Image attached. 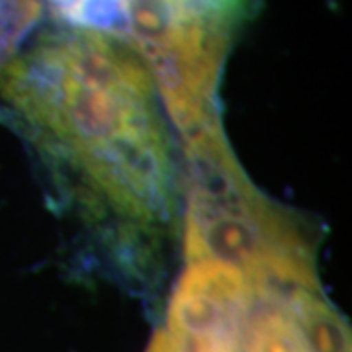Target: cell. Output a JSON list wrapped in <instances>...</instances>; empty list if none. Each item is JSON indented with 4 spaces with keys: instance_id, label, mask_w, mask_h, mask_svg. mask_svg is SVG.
<instances>
[{
    "instance_id": "obj_8",
    "label": "cell",
    "mask_w": 352,
    "mask_h": 352,
    "mask_svg": "<svg viewBox=\"0 0 352 352\" xmlns=\"http://www.w3.org/2000/svg\"><path fill=\"white\" fill-rule=\"evenodd\" d=\"M65 2H69V0H41V4H43V6H45V4L50 6L51 14L55 12V10H59V8L63 6Z\"/></svg>"
},
{
    "instance_id": "obj_7",
    "label": "cell",
    "mask_w": 352,
    "mask_h": 352,
    "mask_svg": "<svg viewBox=\"0 0 352 352\" xmlns=\"http://www.w3.org/2000/svg\"><path fill=\"white\" fill-rule=\"evenodd\" d=\"M145 352H173L170 351V346H168V342H166L163 329H159V331L153 335L151 342H149V346H147V351Z\"/></svg>"
},
{
    "instance_id": "obj_4",
    "label": "cell",
    "mask_w": 352,
    "mask_h": 352,
    "mask_svg": "<svg viewBox=\"0 0 352 352\" xmlns=\"http://www.w3.org/2000/svg\"><path fill=\"white\" fill-rule=\"evenodd\" d=\"M254 302L247 276L223 263H188L166 309V342L173 352H241Z\"/></svg>"
},
{
    "instance_id": "obj_2",
    "label": "cell",
    "mask_w": 352,
    "mask_h": 352,
    "mask_svg": "<svg viewBox=\"0 0 352 352\" xmlns=\"http://www.w3.org/2000/svg\"><path fill=\"white\" fill-rule=\"evenodd\" d=\"M184 256L241 270L254 298L288 300L319 289L315 235L298 214L254 188L221 124L182 138Z\"/></svg>"
},
{
    "instance_id": "obj_6",
    "label": "cell",
    "mask_w": 352,
    "mask_h": 352,
    "mask_svg": "<svg viewBox=\"0 0 352 352\" xmlns=\"http://www.w3.org/2000/svg\"><path fill=\"white\" fill-rule=\"evenodd\" d=\"M43 10L41 0H0V73L24 50Z\"/></svg>"
},
{
    "instance_id": "obj_3",
    "label": "cell",
    "mask_w": 352,
    "mask_h": 352,
    "mask_svg": "<svg viewBox=\"0 0 352 352\" xmlns=\"http://www.w3.org/2000/svg\"><path fill=\"white\" fill-rule=\"evenodd\" d=\"M254 0H118V30L180 138L221 124L219 82Z\"/></svg>"
},
{
    "instance_id": "obj_1",
    "label": "cell",
    "mask_w": 352,
    "mask_h": 352,
    "mask_svg": "<svg viewBox=\"0 0 352 352\" xmlns=\"http://www.w3.org/2000/svg\"><path fill=\"white\" fill-rule=\"evenodd\" d=\"M0 120L22 129L113 245L170 233L178 166L147 67L120 39L61 25L0 73Z\"/></svg>"
},
{
    "instance_id": "obj_5",
    "label": "cell",
    "mask_w": 352,
    "mask_h": 352,
    "mask_svg": "<svg viewBox=\"0 0 352 352\" xmlns=\"http://www.w3.org/2000/svg\"><path fill=\"white\" fill-rule=\"evenodd\" d=\"M288 305L309 352H351V333L337 309L319 289H305L280 300Z\"/></svg>"
}]
</instances>
